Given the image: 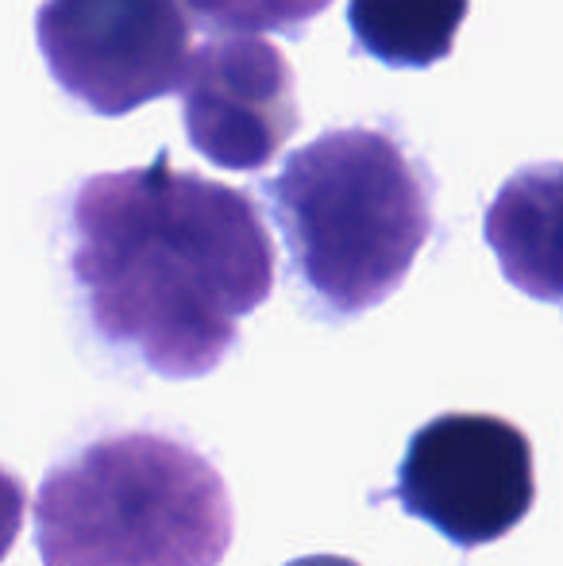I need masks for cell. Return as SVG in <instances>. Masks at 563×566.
I'll use <instances>...</instances> for the list:
<instances>
[{
	"label": "cell",
	"mask_w": 563,
	"mask_h": 566,
	"mask_svg": "<svg viewBox=\"0 0 563 566\" xmlns=\"http://www.w3.org/2000/svg\"><path fill=\"white\" fill-rule=\"evenodd\" d=\"M66 274L85 324L158 378H201L274 290V243L243 189L170 155L93 174L70 193Z\"/></svg>",
	"instance_id": "1"
},
{
	"label": "cell",
	"mask_w": 563,
	"mask_h": 566,
	"mask_svg": "<svg viewBox=\"0 0 563 566\" xmlns=\"http://www.w3.org/2000/svg\"><path fill=\"white\" fill-rule=\"evenodd\" d=\"M436 181L390 127H332L263 186L290 270L329 316L383 305L432 235Z\"/></svg>",
	"instance_id": "2"
},
{
	"label": "cell",
	"mask_w": 563,
	"mask_h": 566,
	"mask_svg": "<svg viewBox=\"0 0 563 566\" xmlns=\"http://www.w3.org/2000/svg\"><path fill=\"white\" fill-rule=\"evenodd\" d=\"M232 497L201 451L116 432L46 470L35 497L43 566H220Z\"/></svg>",
	"instance_id": "3"
},
{
	"label": "cell",
	"mask_w": 563,
	"mask_h": 566,
	"mask_svg": "<svg viewBox=\"0 0 563 566\" xmlns=\"http://www.w3.org/2000/svg\"><path fill=\"white\" fill-rule=\"evenodd\" d=\"M35 43L54 85L93 116L178 93L194 54L178 0H43Z\"/></svg>",
	"instance_id": "4"
},
{
	"label": "cell",
	"mask_w": 563,
	"mask_h": 566,
	"mask_svg": "<svg viewBox=\"0 0 563 566\" xmlns=\"http://www.w3.org/2000/svg\"><path fill=\"white\" fill-rule=\"evenodd\" d=\"M394 501L456 547L494 544L536 501L533 443L502 417L444 412L409 440Z\"/></svg>",
	"instance_id": "5"
},
{
	"label": "cell",
	"mask_w": 563,
	"mask_h": 566,
	"mask_svg": "<svg viewBox=\"0 0 563 566\" xmlns=\"http://www.w3.org/2000/svg\"><path fill=\"white\" fill-rule=\"evenodd\" d=\"M178 93L189 143L220 170H263L301 127L290 62L259 35L201 43Z\"/></svg>",
	"instance_id": "6"
},
{
	"label": "cell",
	"mask_w": 563,
	"mask_h": 566,
	"mask_svg": "<svg viewBox=\"0 0 563 566\" xmlns=\"http://www.w3.org/2000/svg\"><path fill=\"white\" fill-rule=\"evenodd\" d=\"M482 235L505 282L563 308V163L521 166L494 193Z\"/></svg>",
	"instance_id": "7"
},
{
	"label": "cell",
	"mask_w": 563,
	"mask_h": 566,
	"mask_svg": "<svg viewBox=\"0 0 563 566\" xmlns=\"http://www.w3.org/2000/svg\"><path fill=\"white\" fill-rule=\"evenodd\" d=\"M471 0H347V28L363 54L394 70H425L451 54Z\"/></svg>",
	"instance_id": "8"
},
{
	"label": "cell",
	"mask_w": 563,
	"mask_h": 566,
	"mask_svg": "<svg viewBox=\"0 0 563 566\" xmlns=\"http://www.w3.org/2000/svg\"><path fill=\"white\" fill-rule=\"evenodd\" d=\"M189 12L212 31H240V35H305V28L332 0H186Z\"/></svg>",
	"instance_id": "9"
},
{
	"label": "cell",
	"mask_w": 563,
	"mask_h": 566,
	"mask_svg": "<svg viewBox=\"0 0 563 566\" xmlns=\"http://www.w3.org/2000/svg\"><path fill=\"white\" fill-rule=\"evenodd\" d=\"M23 516H28V490H23L20 478L0 462V563L12 552L15 536H20Z\"/></svg>",
	"instance_id": "10"
},
{
	"label": "cell",
	"mask_w": 563,
	"mask_h": 566,
	"mask_svg": "<svg viewBox=\"0 0 563 566\" xmlns=\"http://www.w3.org/2000/svg\"><path fill=\"white\" fill-rule=\"evenodd\" d=\"M285 566H359V563L344 559V555H301V559H293Z\"/></svg>",
	"instance_id": "11"
}]
</instances>
